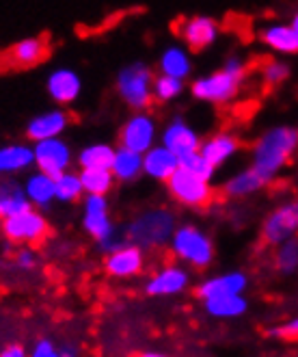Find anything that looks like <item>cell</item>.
<instances>
[{
  "mask_svg": "<svg viewBox=\"0 0 298 357\" xmlns=\"http://www.w3.org/2000/svg\"><path fill=\"white\" fill-rule=\"evenodd\" d=\"M178 37L188 50L201 52V50L212 48L219 41L221 24L217 17L205 15V13L188 15L178 24Z\"/></svg>",
  "mask_w": 298,
  "mask_h": 357,
  "instance_id": "7c38bea8",
  "label": "cell"
},
{
  "mask_svg": "<svg viewBox=\"0 0 298 357\" xmlns=\"http://www.w3.org/2000/svg\"><path fill=\"white\" fill-rule=\"evenodd\" d=\"M24 191L31 199V204L39 210H48L54 202H56V195H54V178L50 174H44L39 169H31L26 176H24Z\"/></svg>",
  "mask_w": 298,
  "mask_h": 357,
  "instance_id": "4316f807",
  "label": "cell"
},
{
  "mask_svg": "<svg viewBox=\"0 0 298 357\" xmlns=\"http://www.w3.org/2000/svg\"><path fill=\"white\" fill-rule=\"evenodd\" d=\"M13 264H15V268L26 271V273L33 271V268H37V264H39L37 251L31 245H19V249L13 254Z\"/></svg>",
  "mask_w": 298,
  "mask_h": 357,
  "instance_id": "8d00e7d4",
  "label": "cell"
},
{
  "mask_svg": "<svg viewBox=\"0 0 298 357\" xmlns=\"http://www.w3.org/2000/svg\"><path fill=\"white\" fill-rule=\"evenodd\" d=\"M61 357H80V351L74 344H65L61 347Z\"/></svg>",
  "mask_w": 298,
  "mask_h": 357,
  "instance_id": "60d3db41",
  "label": "cell"
},
{
  "mask_svg": "<svg viewBox=\"0 0 298 357\" xmlns=\"http://www.w3.org/2000/svg\"><path fill=\"white\" fill-rule=\"evenodd\" d=\"M166 193L178 206L188 210H203L214 202L217 188L212 180H205L193 172H188L186 167L180 165V169L164 182Z\"/></svg>",
  "mask_w": 298,
  "mask_h": 357,
  "instance_id": "52a82bcc",
  "label": "cell"
},
{
  "mask_svg": "<svg viewBox=\"0 0 298 357\" xmlns=\"http://www.w3.org/2000/svg\"><path fill=\"white\" fill-rule=\"evenodd\" d=\"M201 139L203 137L199 135V130L182 115L171 117L160 128V143L171 150L175 156H180V160L199 152Z\"/></svg>",
  "mask_w": 298,
  "mask_h": 357,
  "instance_id": "4fadbf2b",
  "label": "cell"
},
{
  "mask_svg": "<svg viewBox=\"0 0 298 357\" xmlns=\"http://www.w3.org/2000/svg\"><path fill=\"white\" fill-rule=\"evenodd\" d=\"M182 167H186L188 172H193V174H197V176L205 178V180H212V182H214L217 172H219L217 167L212 165L201 152H195V154H190V156L182 158Z\"/></svg>",
  "mask_w": 298,
  "mask_h": 357,
  "instance_id": "d590c367",
  "label": "cell"
},
{
  "mask_svg": "<svg viewBox=\"0 0 298 357\" xmlns=\"http://www.w3.org/2000/svg\"><path fill=\"white\" fill-rule=\"evenodd\" d=\"M0 227H3V217H0Z\"/></svg>",
  "mask_w": 298,
  "mask_h": 357,
  "instance_id": "ee69618b",
  "label": "cell"
},
{
  "mask_svg": "<svg viewBox=\"0 0 298 357\" xmlns=\"http://www.w3.org/2000/svg\"><path fill=\"white\" fill-rule=\"evenodd\" d=\"M0 357H29V351L22 344H7L0 351Z\"/></svg>",
  "mask_w": 298,
  "mask_h": 357,
  "instance_id": "ab89813d",
  "label": "cell"
},
{
  "mask_svg": "<svg viewBox=\"0 0 298 357\" xmlns=\"http://www.w3.org/2000/svg\"><path fill=\"white\" fill-rule=\"evenodd\" d=\"M70 126H72V115L65 111V107H52V109L35 113L26 121L24 137L31 143L44 141V139H56L65 135Z\"/></svg>",
  "mask_w": 298,
  "mask_h": 357,
  "instance_id": "9a60e30c",
  "label": "cell"
},
{
  "mask_svg": "<svg viewBox=\"0 0 298 357\" xmlns=\"http://www.w3.org/2000/svg\"><path fill=\"white\" fill-rule=\"evenodd\" d=\"M3 236L13 245H39L44 243L50 234V221L44 215V210L31 206L29 210H22L13 217L3 219L0 227Z\"/></svg>",
  "mask_w": 298,
  "mask_h": 357,
  "instance_id": "ba28073f",
  "label": "cell"
},
{
  "mask_svg": "<svg viewBox=\"0 0 298 357\" xmlns=\"http://www.w3.org/2000/svg\"><path fill=\"white\" fill-rule=\"evenodd\" d=\"M35 169V150L31 141L0 143V178H19Z\"/></svg>",
  "mask_w": 298,
  "mask_h": 357,
  "instance_id": "ac0fdd59",
  "label": "cell"
},
{
  "mask_svg": "<svg viewBox=\"0 0 298 357\" xmlns=\"http://www.w3.org/2000/svg\"><path fill=\"white\" fill-rule=\"evenodd\" d=\"M35 150V169L50 174L52 178L70 172L76 162V152L72 143L63 137L56 139H44L33 143Z\"/></svg>",
  "mask_w": 298,
  "mask_h": 357,
  "instance_id": "8fae6325",
  "label": "cell"
},
{
  "mask_svg": "<svg viewBox=\"0 0 298 357\" xmlns=\"http://www.w3.org/2000/svg\"><path fill=\"white\" fill-rule=\"evenodd\" d=\"M46 93L56 107H70L82 93V76L70 66H58L46 76Z\"/></svg>",
  "mask_w": 298,
  "mask_h": 357,
  "instance_id": "e0dca14e",
  "label": "cell"
},
{
  "mask_svg": "<svg viewBox=\"0 0 298 357\" xmlns=\"http://www.w3.org/2000/svg\"><path fill=\"white\" fill-rule=\"evenodd\" d=\"M258 37L274 54H281V56L298 54V33L290 22L288 24L285 22H268L260 29Z\"/></svg>",
  "mask_w": 298,
  "mask_h": 357,
  "instance_id": "7402d4cb",
  "label": "cell"
},
{
  "mask_svg": "<svg viewBox=\"0 0 298 357\" xmlns=\"http://www.w3.org/2000/svg\"><path fill=\"white\" fill-rule=\"evenodd\" d=\"M270 338H279V340H298V317L290 319L283 325H276L268 329Z\"/></svg>",
  "mask_w": 298,
  "mask_h": 357,
  "instance_id": "74e56055",
  "label": "cell"
},
{
  "mask_svg": "<svg viewBox=\"0 0 298 357\" xmlns=\"http://www.w3.org/2000/svg\"><path fill=\"white\" fill-rule=\"evenodd\" d=\"M139 357H168L164 353H158V351H147V353H141Z\"/></svg>",
  "mask_w": 298,
  "mask_h": 357,
  "instance_id": "b9f144b4",
  "label": "cell"
},
{
  "mask_svg": "<svg viewBox=\"0 0 298 357\" xmlns=\"http://www.w3.org/2000/svg\"><path fill=\"white\" fill-rule=\"evenodd\" d=\"M240 150H242V139L231 130H217V132L203 137L201 148H199V152L214 165L217 169L231 162L240 154Z\"/></svg>",
  "mask_w": 298,
  "mask_h": 357,
  "instance_id": "d6986e66",
  "label": "cell"
},
{
  "mask_svg": "<svg viewBox=\"0 0 298 357\" xmlns=\"http://www.w3.org/2000/svg\"><path fill=\"white\" fill-rule=\"evenodd\" d=\"M154 78L156 72L149 63L141 59L125 63L115 74L117 98L130 111H147L154 102Z\"/></svg>",
  "mask_w": 298,
  "mask_h": 357,
  "instance_id": "277c9868",
  "label": "cell"
},
{
  "mask_svg": "<svg viewBox=\"0 0 298 357\" xmlns=\"http://www.w3.org/2000/svg\"><path fill=\"white\" fill-rule=\"evenodd\" d=\"M115 145L93 141L87 143L84 148L76 152V165L78 169H111L113 158H115Z\"/></svg>",
  "mask_w": 298,
  "mask_h": 357,
  "instance_id": "f1b7e54d",
  "label": "cell"
},
{
  "mask_svg": "<svg viewBox=\"0 0 298 357\" xmlns=\"http://www.w3.org/2000/svg\"><path fill=\"white\" fill-rule=\"evenodd\" d=\"M246 76L229 72L225 68L212 70L207 74H199L190 80L188 91L197 102L210 104V107H225V104H231L244 87Z\"/></svg>",
  "mask_w": 298,
  "mask_h": 357,
  "instance_id": "8992f818",
  "label": "cell"
},
{
  "mask_svg": "<svg viewBox=\"0 0 298 357\" xmlns=\"http://www.w3.org/2000/svg\"><path fill=\"white\" fill-rule=\"evenodd\" d=\"M272 264L276 273H281V275H294V273H298V236L274 247Z\"/></svg>",
  "mask_w": 298,
  "mask_h": 357,
  "instance_id": "d6a6232c",
  "label": "cell"
},
{
  "mask_svg": "<svg viewBox=\"0 0 298 357\" xmlns=\"http://www.w3.org/2000/svg\"><path fill=\"white\" fill-rule=\"evenodd\" d=\"M33 204L24 191V182L19 178H0V217L7 219L22 210H29Z\"/></svg>",
  "mask_w": 298,
  "mask_h": 357,
  "instance_id": "484cf974",
  "label": "cell"
},
{
  "mask_svg": "<svg viewBox=\"0 0 298 357\" xmlns=\"http://www.w3.org/2000/svg\"><path fill=\"white\" fill-rule=\"evenodd\" d=\"M145 268V249L134 243H121L104 258V271L115 280H130Z\"/></svg>",
  "mask_w": 298,
  "mask_h": 357,
  "instance_id": "2e32d148",
  "label": "cell"
},
{
  "mask_svg": "<svg viewBox=\"0 0 298 357\" xmlns=\"http://www.w3.org/2000/svg\"><path fill=\"white\" fill-rule=\"evenodd\" d=\"M168 249H171V254L178 262L197 271L207 268L217 258V247L212 236L203 227L190 221L178 223L171 243H168Z\"/></svg>",
  "mask_w": 298,
  "mask_h": 357,
  "instance_id": "5b68a950",
  "label": "cell"
},
{
  "mask_svg": "<svg viewBox=\"0 0 298 357\" xmlns=\"http://www.w3.org/2000/svg\"><path fill=\"white\" fill-rule=\"evenodd\" d=\"M111 172L119 184L136 182L143 176V154H139L134 150H127V148H123V145H117Z\"/></svg>",
  "mask_w": 298,
  "mask_h": 357,
  "instance_id": "f546056e",
  "label": "cell"
},
{
  "mask_svg": "<svg viewBox=\"0 0 298 357\" xmlns=\"http://www.w3.org/2000/svg\"><path fill=\"white\" fill-rule=\"evenodd\" d=\"M249 288V275L244 271H227L219 273V275L205 278L197 286V297L210 299V297H219V295H244Z\"/></svg>",
  "mask_w": 298,
  "mask_h": 357,
  "instance_id": "ffe728a7",
  "label": "cell"
},
{
  "mask_svg": "<svg viewBox=\"0 0 298 357\" xmlns=\"http://www.w3.org/2000/svg\"><path fill=\"white\" fill-rule=\"evenodd\" d=\"M186 87H188L186 80L156 72V78H154V100L160 102V104L175 102L178 98H182V93L186 91Z\"/></svg>",
  "mask_w": 298,
  "mask_h": 357,
  "instance_id": "836d02e7",
  "label": "cell"
},
{
  "mask_svg": "<svg viewBox=\"0 0 298 357\" xmlns=\"http://www.w3.org/2000/svg\"><path fill=\"white\" fill-rule=\"evenodd\" d=\"M296 130H298V126H296Z\"/></svg>",
  "mask_w": 298,
  "mask_h": 357,
  "instance_id": "f6af8a7d",
  "label": "cell"
},
{
  "mask_svg": "<svg viewBox=\"0 0 298 357\" xmlns=\"http://www.w3.org/2000/svg\"><path fill=\"white\" fill-rule=\"evenodd\" d=\"M84 186V195H111L117 186V178L111 169H78Z\"/></svg>",
  "mask_w": 298,
  "mask_h": 357,
  "instance_id": "4dcf8cb0",
  "label": "cell"
},
{
  "mask_svg": "<svg viewBox=\"0 0 298 357\" xmlns=\"http://www.w3.org/2000/svg\"><path fill=\"white\" fill-rule=\"evenodd\" d=\"M82 206V229L87 232L95 243L102 254H111L121 243H125L123 232L117 227L111 215V202L109 195H84L80 199Z\"/></svg>",
  "mask_w": 298,
  "mask_h": 357,
  "instance_id": "3957f363",
  "label": "cell"
},
{
  "mask_svg": "<svg viewBox=\"0 0 298 357\" xmlns=\"http://www.w3.org/2000/svg\"><path fill=\"white\" fill-rule=\"evenodd\" d=\"M54 195L61 204H76L84 197V186L80 180V172H65L54 178Z\"/></svg>",
  "mask_w": 298,
  "mask_h": 357,
  "instance_id": "1f68e13d",
  "label": "cell"
},
{
  "mask_svg": "<svg viewBox=\"0 0 298 357\" xmlns=\"http://www.w3.org/2000/svg\"><path fill=\"white\" fill-rule=\"evenodd\" d=\"M298 154V130L288 123H276L266 128L251 145V167L268 184L281 176V172Z\"/></svg>",
  "mask_w": 298,
  "mask_h": 357,
  "instance_id": "6da1fadb",
  "label": "cell"
},
{
  "mask_svg": "<svg viewBox=\"0 0 298 357\" xmlns=\"http://www.w3.org/2000/svg\"><path fill=\"white\" fill-rule=\"evenodd\" d=\"M29 357H61V349L48 340V338H41L35 342V347L29 351Z\"/></svg>",
  "mask_w": 298,
  "mask_h": 357,
  "instance_id": "f35d334b",
  "label": "cell"
},
{
  "mask_svg": "<svg viewBox=\"0 0 298 357\" xmlns=\"http://www.w3.org/2000/svg\"><path fill=\"white\" fill-rule=\"evenodd\" d=\"M290 24H292V26L296 29V33H298V9H296V11L292 13V20H290Z\"/></svg>",
  "mask_w": 298,
  "mask_h": 357,
  "instance_id": "7bdbcfd3",
  "label": "cell"
},
{
  "mask_svg": "<svg viewBox=\"0 0 298 357\" xmlns=\"http://www.w3.org/2000/svg\"><path fill=\"white\" fill-rule=\"evenodd\" d=\"M203 310L212 319L231 321L244 317L249 310V301L244 295H219V297L203 299Z\"/></svg>",
  "mask_w": 298,
  "mask_h": 357,
  "instance_id": "83f0119b",
  "label": "cell"
},
{
  "mask_svg": "<svg viewBox=\"0 0 298 357\" xmlns=\"http://www.w3.org/2000/svg\"><path fill=\"white\" fill-rule=\"evenodd\" d=\"M262 241L270 247L298 236V197L274 206L262 221Z\"/></svg>",
  "mask_w": 298,
  "mask_h": 357,
  "instance_id": "30bf717a",
  "label": "cell"
},
{
  "mask_svg": "<svg viewBox=\"0 0 298 357\" xmlns=\"http://www.w3.org/2000/svg\"><path fill=\"white\" fill-rule=\"evenodd\" d=\"M119 145L127 150H134L139 154H145L149 148L160 141V126L158 119L147 111H132L121 123L117 132Z\"/></svg>",
  "mask_w": 298,
  "mask_h": 357,
  "instance_id": "9c48e42d",
  "label": "cell"
},
{
  "mask_svg": "<svg viewBox=\"0 0 298 357\" xmlns=\"http://www.w3.org/2000/svg\"><path fill=\"white\" fill-rule=\"evenodd\" d=\"M180 156H175L168 148L158 141L154 148H149L145 154H143V176H147L149 180L154 182H166L171 178L178 169H180Z\"/></svg>",
  "mask_w": 298,
  "mask_h": 357,
  "instance_id": "44dd1931",
  "label": "cell"
},
{
  "mask_svg": "<svg viewBox=\"0 0 298 357\" xmlns=\"http://www.w3.org/2000/svg\"><path fill=\"white\" fill-rule=\"evenodd\" d=\"M188 288H190V273L182 262L162 264L145 282V292L149 297H178Z\"/></svg>",
  "mask_w": 298,
  "mask_h": 357,
  "instance_id": "5bb4252c",
  "label": "cell"
},
{
  "mask_svg": "<svg viewBox=\"0 0 298 357\" xmlns=\"http://www.w3.org/2000/svg\"><path fill=\"white\" fill-rule=\"evenodd\" d=\"M290 66L285 61H281V59H268V61H264L262 63V68H260V78H262V82L268 87V89H272V87H279V85H283V82L290 78Z\"/></svg>",
  "mask_w": 298,
  "mask_h": 357,
  "instance_id": "e575fe53",
  "label": "cell"
},
{
  "mask_svg": "<svg viewBox=\"0 0 298 357\" xmlns=\"http://www.w3.org/2000/svg\"><path fill=\"white\" fill-rule=\"evenodd\" d=\"M266 186H268V182L249 165V167H244V169H240V172H236V174H231V176L223 182L221 193H223V197H227V199L240 202V199H249V197H253V195L262 193Z\"/></svg>",
  "mask_w": 298,
  "mask_h": 357,
  "instance_id": "603a6c76",
  "label": "cell"
},
{
  "mask_svg": "<svg viewBox=\"0 0 298 357\" xmlns=\"http://www.w3.org/2000/svg\"><path fill=\"white\" fill-rule=\"evenodd\" d=\"M46 56H48V39L44 35L22 37L9 48V61L17 68H35Z\"/></svg>",
  "mask_w": 298,
  "mask_h": 357,
  "instance_id": "d4e9b609",
  "label": "cell"
},
{
  "mask_svg": "<svg viewBox=\"0 0 298 357\" xmlns=\"http://www.w3.org/2000/svg\"><path fill=\"white\" fill-rule=\"evenodd\" d=\"M178 223L180 221L175 210L166 206H154L136 213L121 227V232L127 243H134L145 251H154V249L168 247Z\"/></svg>",
  "mask_w": 298,
  "mask_h": 357,
  "instance_id": "7a4b0ae2",
  "label": "cell"
},
{
  "mask_svg": "<svg viewBox=\"0 0 298 357\" xmlns=\"http://www.w3.org/2000/svg\"><path fill=\"white\" fill-rule=\"evenodd\" d=\"M156 70H158V74H168V76L188 80L195 70L193 50H188L182 41L180 44H168L166 48H162V52L158 56Z\"/></svg>",
  "mask_w": 298,
  "mask_h": 357,
  "instance_id": "cb8c5ba5",
  "label": "cell"
}]
</instances>
